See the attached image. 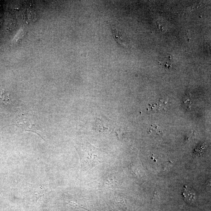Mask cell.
Segmentation results:
<instances>
[{
	"label": "cell",
	"instance_id": "8992f818",
	"mask_svg": "<svg viewBox=\"0 0 211 211\" xmlns=\"http://www.w3.org/2000/svg\"><path fill=\"white\" fill-rule=\"evenodd\" d=\"M173 61V59L171 58L170 56L166 57L164 60H162L161 61H159V63L160 65L164 66L166 69H172L173 66H172V62Z\"/></svg>",
	"mask_w": 211,
	"mask_h": 211
},
{
	"label": "cell",
	"instance_id": "5b68a950",
	"mask_svg": "<svg viewBox=\"0 0 211 211\" xmlns=\"http://www.w3.org/2000/svg\"><path fill=\"white\" fill-rule=\"evenodd\" d=\"M149 133L151 135L162 136L163 132L157 125L152 124L149 129Z\"/></svg>",
	"mask_w": 211,
	"mask_h": 211
},
{
	"label": "cell",
	"instance_id": "ba28073f",
	"mask_svg": "<svg viewBox=\"0 0 211 211\" xmlns=\"http://www.w3.org/2000/svg\"><path fill=\"white\" fill-rule=\"evenodd\" d=\"M0 99L2 100L3 102L6 103L10 102L9 95L8 92L5 90H2L0 92Z\"/></svg>",
	"mask_w": 211,
	"mask_h": 211
},
{
	"label": "cell",
	"instance_id": "3957f363",
	"mask_svg": "<svg viewBox=\"0 0 211 211\" xmlns=\"http://www.w3.org/2000/svg\"><path fill=\"white\" fill-rule=\"evenodd\" d=\"M183 194L185 199L190 202L194 201L196 197V193L194 191L186 186L184 188Z\"/></svg>",
	"mask_w": 211,
	"mask_h": 211
},
{
	"label": "cell",
	"instance_id": "52a82bcc",
	"mask_svg": "<svg viewBox=\"0 0 211 211\" xmlns=\"http://www.w3.org/2000/svg\"><path fill=\"white\" fill-rule=\"evenodd\" d=\"M112 31L113 33L114 37H115V38L117 42L120 44L125 45L121 34H120L117 30L116 29V28L113 26L112 27Z\"/></svg>",
	"mask_w": 211,
	"mask_h": 211
},
{
	"label": "cell",
	"instance_id": "7a4b0ae2",
	"mask_svg": "<svg viewBox=\"0 0 211 211\" xmlns=\"http://www.w3.org/2000/svg\"><path fill=\"white\" fill-rule=\"evenodd\" d=\"M13 125L18 127L23 131H31L35 133L45 140L43 138V132L41 128L30 118H27L25 115H24L21 118H19L15 123L10 124L7 126Z\"/></svg>",
	"mask_w": 211,
	"mask_h": 211
},
{
	"label": "cell",
	"instance_id": "6da1fadb",
	"mask_svg": "<svg viewBox=\"0 0 211 211\" xmlns=\"http://www.w3.org/2000/svg\"><path fill=\"white\" fill-rule=\"evenodd\" d=\"M77 149L80 157L81 167L84 169H92L101 162L102 152L87 141L79 143Z\"/></svg>",
	"mask_w": 211,
	"mask_h": 211
},
{
	"label": "cell",
	"instance_id": "277c9868",
	"mask_svg": "<svg viewBox=\"0 0 211 211\" xmlns=\"http://www.w3.org/2000/svg\"><path fill=\"white\" fill-rule=\"evenodd\" d=\"M166 106V102L160 101L157 103H154L152 104H150L149 105V108L153 110L157 111H161V110H164Z\"/></svg>",
	"mask_w": 211,
	"mask_h": 211
}]
</instances>
